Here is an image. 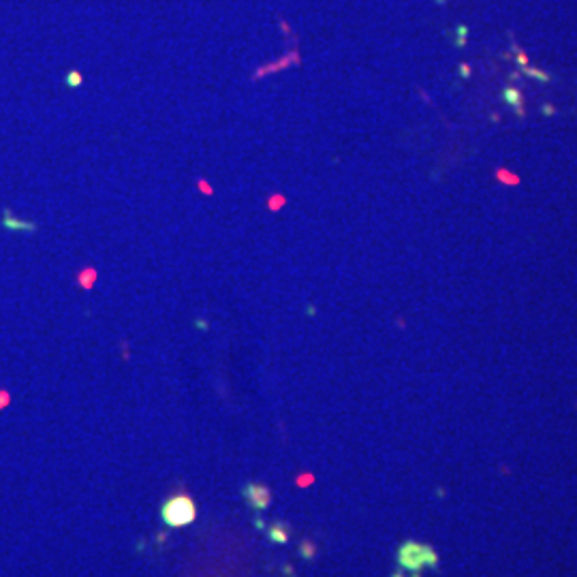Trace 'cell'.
Listing matches in <instances>:
<instances>
[{"mask_svg":"<svg viewBox=\"0 0 577 577\" xmlns=\"http://www.w3.org/2000/svg\"><path fill=\"white\" fill-rule=\"evenodd\" d=\"M398 565L406 571L419 573L421 569H438L440 558L436 550L427 543H417V541H404L398 547Z\"/></svg>","mask_w":577,"mask_h":577,"instance_id":"6da1fadb","label":"cell"},{"mask_svg":"<svg viewBox=\"0 0 577 577\" xmlns=\"http://www.w3.org/2000/svg\"><path fill=\"white\" fill-rule=\"evenodd\" d=\"M161 519L169 528H182L197 519V504L190 496H173L161 507Z\"/></svg>","mask_w":577,"mask_h":577,"instance_id":"7a4b0ae2","label":"cell"},{"mask_svg":"<svg viewBox=\"0 0 577 577\" xmlns=\"http://www.w3.org/2000/svg\"><path fill=\"white\" fill-rule=\"evenodd\" d=\"M242 496H244L248 507L256 513L265 511L269 504H272V492H269L267 486H263V483H246V486L242 488Z\"/></svg>","mask_w":577,"mask_h":577,"instance_id":"3957f363","label":"cell"},{"mask_svg":"<svg viewBox=\"0 0 577 577\" xmlns=\"http://www.w3.org/2000/svg\"><path fill=\"white\" fill-rule=\"evenodd\" d=\"M267 537L272 543H287L289 537H291V526L284 524V522H274L267 528Z\"/></svg>","mask_w":577,"mask_h":577,"instance_id":"277c9868","label":"cell"},{"mask_svg":"<svg viewBox=\"0 0 577 577\" xmlns=\"http://www.w3.org/2000/svg\"><path fill=\"white\" fill-rule=\"evenodd\" d=\"M299 556H302L304 560H315V556H317V543H312L310 539H304L302 543H299Z\"/></svg>","mask_w":577,"mask_h":577,"instance_id":"5b68a950","label":"cell"},{"mask_svg":"<svg viewBox=\"0 0 577 577\" xmlns=\"http://www.w3.org/2000/svg\"><path fill=\"white\" fill-rule=\"evenodd\" d=\"M312 483H315V475H312V473H302V475L295 477V486L297 488H308V486H312Z\"/></svg>","mask_w":577,"mask_h":577,"instance_id":"8992f818","label":"cell"},{"mask_svg":"<svg viewBox=\"0 0 577 577\" xmlns=\"http://www.w3.org/2000/svg\"><path fill=\"white\" fill-rule=\"evenodd\" d=\"M282 573L287 575V577H297L295 571H293V567H291V565H282Z\"/></svg>","mask_w":577,"mask_h":577,"instance_id":"52a82bcc","label":"cell"},{"mask_svg":"<svg viewBox=\"0 0 577 577\" xmlns=\"http://www.w3.org/2000/svg\"><path fill=\"white\" fill-rule=\"evenodd\" d=\"M4 404H9V396L0 394V409H4Z\"/></svg>","mask_w":577,"mask_h":577,"instance_id":"ba28073f","label":"cell"},{"mask_svg":"<svg viewBox=\"0 0 577 577\" xmlns=\"http://www.w3.org/2000/svg\"><path fill=\"white\" fill-rule=\"evenodd\" d=\"M254 526H256V528H259V530H263V528H265V524H263V519H259V517H254Z\"/></svg>","mask_w":577,"mask_h":577,"instance_id":"9c48e42d","label":"cell"},{"mask_svg":"<svg viewBox=\"0 0 577 577\" xmlns=\"http://www.w3.org/2000/svg\"><path fill=\"white\" fill-rule=\"evenodd\" d=\"M156 541H159V543H163V541H167V532H161V534H156Z\"/></svg>","mask_w":577,"mask_h":577,"instance_id":"30bf717a","label":"cell"},{"mask_svg":"<svg viewBox=\"0 0 577 577\" xmlns=\"http://www.w3.org/2000/svg\"><path fill=\"white\" fill-rule=\"evenodd\" d=\"M391 577H406L402 571H396V573H391Z\"/></svg>","mask_w":577,"mask_h":577,"instance_id":"8fae6325","label":"cell"}]
</instances>
